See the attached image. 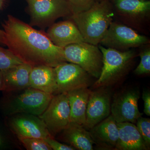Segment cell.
<instances>
[{"instance_id":"1","label":"cell","mask_w":150,"mask_h":150,"mask_svg":"<svg viewBox=\"0 0 150 150\" xmlns=\"http://www.w3.org/2000/svg\"><path fill=\"white\" fill-rule=\"evenodd\" d=\"M2 26L5 46L24 63L33 67H55L67 62L64 48L51 42L46 34L11 15L8 16Z\"/></svg>"},{"instance_id":"2","label":"cell","mask_w":150,"mask_h":150,"mask_svg":"<svg viewBox=\"0 0 150 150\" xmlns=\"http://www.w3.org/2000/svg\"><path fill=\"white\" fill-rule=\"evenodd\" d=\"M86 43L98 46L114 18L109 0L96 2L90 8L69 17Z\"/></svg>"},{"instance_id":"3","label":"cell","mask_w":150,"mask_h":150,"mask_svg":"<svg viewBox=\"0 0 150 150\" xmlns=\"http://www.w3.org/2000/svg\"><path fill=\"white\" fill-rule=\"evenodd\" d=\"M103 54L101 74L94 84L96 88L107 87L122 80L132 69L136 51L132 49L120 51L98 45Z\"/></svg>"},{"instance_id":"4","label":"cell","mask_w":150,"mask_h":150,"mask_svg":"<svg viewBox=\"0 0 150 150\" xmlns=\"http://www.w3.org/2000/svg\"><path fill=\"white\" fill-rule=\"evenodd\" d=\"M114 18L118 22L139 33H146L150 28L149 0H111Z\"/></svg>"},{"instance_id":"5","label":"cell","mask_w":150,"mask_h":150,"mask_svg":"<svg viewBox=\"0 0 150 150\" xmlns=\"http://www.w3.org/2000/svg\"><path fill=\"white\" fill-rule=\"evenodd\" d=\"M67 62L78 65L93 77L98 79L103 67V54L98 46L83 42L64 48Z\"/></svg>"},{"instance_id":"6","label":"cell","mask_w":150,"mask_h":150,"mask_svg":"<svg viewBox=\"0 0 150 150\" xmlns=\"http://www.w3.org/2000/svg\"><path fill=\"white\" fill-rule=\"evenodd\" d=\"M30 25L41 28L51 25L60 18L69 17L71 11L68 0H26Z\"/></svg>"},{"instance_id":"7","label":"cell","mask_w":150,"mask_h":150,"mask_svg":"<svg viewBox=\"0 0 150 150\" xmlns=\"http://www.w3.org/2000/svg\"><path fill=\"white\" fill-rule=\"evenodd\" d=\"M150 43L147 36L118 21H113L99 44L105 48L125 51Z\"/></svg>"},{"instance_id":"8","label":"cell","mask_w":150,"mask_h":150,"mask_svg":"<svg viewBox=\"0 0 150 150\" xmlns=\"http://www.w3.org/2000/svg\"><path fill=\"white\" fill-rule=\"evenodd\" d=\"M54 95L29 87L12 100L7 112L11 115L26 113L40 116L45 111Z\"/></svg>"},{"instance_id":"9","label":"cell","mask_w":150,"mask_h":150,"mask_svg":"<svg viewBox=\"0 0 150 150\" xmlns=\"http://www.w3.org/2000/svg\"><path fill=\"white\" fill-rule=\"evenodd\" d=\"M39 117L52 137L61 133L71 122L67 93L54 95L48 107Z\"/></svg>"},{"instance_id":"10","label":"cell","mask_w":150,"mask_h":150,"mask_svg":"<svg viewBox=\"0 0 150 150\" xmlns=\"http://www.w3.org/2000/svg\"><path fill=\"white\" fill-rule=\"evenodd\" d=\"M140 96L139 89L135 88L124 89L115 95L111 102L110 113L117 123H136L143 115L138 107Z\"/></svg>"},{"instance_id":"11","label":"cell","mask_w":150,"mask_h":150,"mask_svg":"<svg viewBox=\"0 0 150 150\" xmlns=\"http://www.w3.org/2000/svg\"><path fill=\"white\" fill-rule=\"evenodd\" d=\"M57 94L82 88H88L93 77L80 67L73 63L64 62L55 67Z\"/></svg>"},{"instance_id":"12","label":"cell","mask_w":150,"mask_h":150,"mask_svg":"<svg viewBox=\"0 0 150 150\" xmlns=\"http://www.w3.org/2000/svg\"><path fill=\"white\" fill-rule=\"evenodd\" d=\"M111 92L106 87L97 88L91 91L87 106L86 120L83 127L90 130L110 115Z\"/></svg>"},{"instance_id":"13","label":"cell","mask_w":150,"mask_h":150,"mask_svg":"<svg viewBox=\"0 0 150 150\" xmlns=\"http://www.w3.org/2000/svg\"><path fill=\"white\" fill-rule=\"evenodd\" d=\"M10 126L18 138H35L45 139L52 137L42 119L36 115L26 113L15 114Z\"/></svg>"},{"instance_id":"14","label":"cell","mask_w":150,"mask_h":150,"mask_svg":"<svg viewBox=\"0 0 150 150\" xmlns=\"http://www.w3.org/2000/svg\"><path fill=\"white\" fill-rule=\"evenodd\" d=\"M93 141L101 149L115 150L119 136L116 121L112 115L98 123L89 130Z\"/></svg>"},{"instance_id":"15","label":"cell","mask_w":150,"mask_h":150,"mask_svg":"<svg viewBox=\"0 0 150 150\" xmlns=\"http://www.w3.org/2000/svg\"><path fill=\"white\" fill-rule=\"evenodd\" d=\"M46 35L54 45L61 48L85 42L79 30L71 20L53 23Z\"/></svg>"},{"instance_id":"16","label":"cell","mask_w":150,"mask_h":150,"mask_svg":"<svg viewBox=\"0 0 150 150\" xmlns=\"http://www.w3.org/2000/svg\"><path fill=\"white\" fill-rule=\"evenodd\" d=\"M30 87L47 93H57V84L55 68L39 66L33 67L29 76Z\"/></svg>"},{"instance_id":"17","label":"cell","mask_w":150,"mask_h":150,"mask_svg":"<svg viewBox=\"0 0 150 150\" xmlns=\"http://www.w3.org/2000/svg\"><path fill=\"white\" fill-rule=\"evenodd\" d=\"M119 136L115 150H149L141 134L134 123H117Z\"/></svg>"},{"instance_id":"18","label":"cell","mask_w":150,"mask_h":150,"mask_svg":"<svg viewBox=\"0 0 150 150\" xmlns=\"http://www.w3.org/2000/svg\"><path fill=\"white\" fill-rule=\"evenodd\" d=\"M91 91L82 88L67 93L70 109L71 122L83 126L86 123L87 106Z\"/></svg>"},{"instance_id":"19","label":"cell","mask_w":150,"mask_h":150,"mask_svg":"<svg viewBox=\"0 0 150 150\" xmlns=\"http://www.w3.org/2000/svg\"><path fill=\"white\" fill-rule=\"evenodd\" d=\"M33 67L23 63L1 72L4 80V90L14 91L30 87L29 76Z\"/></svg>"},{"instance_id":"20","label":"cell","mask_w":150,"mask_h":150,"mask_svg":"<svg viewBox=\"0 0 150 150\" xmlns=\"http://www.w3.org/2000/svg\"><path fill=\"white\" fill-rule=\"evenodd\" d=\"M63 141L76 149L92 150L94 143L89 131L83 126L71 122L66 129L61 132Z\"/></svg>"},{"instance_id":"21","label":"cell","mask_w":150,"mask_h":150,"mask_svg":"<svg viewBox=\"0 0 150 150\" xmlns=\"http://www.w3.org/2000/svg\"><path fill=\"white\" fill-rule=\"evenodd\" d=\"M21 59L8 49L0 47V71H4L23 64Z\"/></svg>"},{"instance_id":"22","label":"cell","mask_w":150,"mask_h":150,"mask_svg":"<svg viewBox=\"0 0 150 150\" xmlns=\"http://www.w3.org/2000/svg\"><path fill=\"white\" fill-rule=\"evenodd\" d=\"M139 56L140 62L134 71L135 74L138 76L149 74L150 73V45L147 44L142 46Z\"/></svg>"},{"instance_id":"23","label":"cell","mask_w":150,"mask_h":150,"mask_svg":"<svg viewBox=\"0 0 150 150\" xmlns=\"http://www.w3.org/2000/svg\"><path fill=\"white\" fill-rule=\"evenodd\" d=\"M28 150H51L45 139L35 138H18Z\"/></svg>"},{"instance_id":"24","label":"cell","mask_w":150,"mask_h":150,"mask_svg":"<svg viewBox=\"0 0 150 150\" xmlns=\"http://www.w3.org/2000/svg\"><path fill=\"white\" fill-rule=\"evenodd\" d=\"M137 129L149 149L150 147V119L140 116L137 119Z\"/></svg>"},{"instance_id":"25","label":"cell","mask_w":150,"mask_h":150,"mask_svg":"<svg viewBox=\"0 0 150 150\" xmlns=\"http://www.w3.org/2000/svg\"><path fill=\"white\" fill-rule=\"evenodd\" d=\"M72 15L87 10L96 2V0H68Z\"/></svg>"},{"instance_id":"26","label":"cell","mask_w":150,"mask_h":150,"mask_svg":"<svg viewBox=\"0 0 150 150\" xmlns=\"http://www.w3.org/2000/svg\"><path fill=\"white\" fill-rule=\"evenodd\" d=\"M52 150H76L69 145L65 144L58 142L54 139V137H49L45 139Z\"/></svg>"},{"instance_id":"27","label":"cell","mask_w":150,"mask_h":150,"mask_svg":"<svg viewBox=\"0 0 150 150\" xmlns=\"http://www.w3.org/2000/svg\"><path fill=\"white\" fill-rule=\"evenodd\" d=\"M142 99L144 101V112L148 116L150 115V92L144 91L142 93Z\"/></svg>"},{"instance_id":"28","label":"cell","mask_w":150,"mask_h":150,"mask_svg":"<svg viewBox=\"0 0 150 150\" xmlns=\"http://www.w3.org/2000/svg\"><path fill=\"white\" fill-rule=\"evenodd\" d=\"M0 45L5 46L4 32L1 29H0Z\"/></svg>"},{"instance_id":"29","label":"cell","mask_w":150,"mask_h":150,"mask_svg":"<svg viewBox=\"0 0 150 150\" xmlns=\"http://www.w3.org/2000/svg\"><path fill=\"white\" fill-rule=\"evenodd\" d=\"M4 90V80L2 74L1 72L0 71V91Z\"/></svg>"},{"instance_id":"30","label":"cell","mask_w":150,"mask_h":150,"mask_svg":"<svg viewBox=\"0 0 150 150\" xmlns=\"http://www.w3.org/2000/svg\"><path fill=\"white\" fill-rule=\"evenodd\" d=\"M5 0H0V10L2 8L4 4Z\"/></svg>"},{"instance_id":"31","label":"cell","mask_w":150,"mask_h":150,"mask_svg":"<svg viewBox=\"0 0 150 150\" xmlns=\"http://www.w3.org/2000/svg\"><path fill=\"white\" fill-rule=\"evenodd\" d=\"M2 144V140L1 138V135H0V146Z\"/></svg>"},{"instance_id":"32","label":"cell","mask_w":150,"mask_h":150,"mask_svg":"<svg viewBox=\"0 0 150 150\" xmlns=\"http://www.w3.org/2000/svg\"><path fill=\"white\" fill-rule=\"evenodd\" d=\"M102 1V0H96V2H99L100 1Z\"/></svg>"}]
</instances>
